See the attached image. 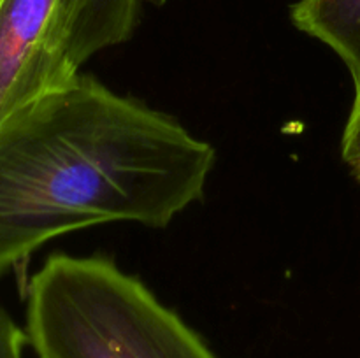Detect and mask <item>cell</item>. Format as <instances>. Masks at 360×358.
Segmentation results:
<instances>
[{
  "label": "cell",
  "mask_w": 360,
  "mask_h": 358,
  "mask_svg": "<svg viewBox=\"0 0 360 358\" xmlns=\"http://www.w3.org/2000/svg\"><path fill=\"white\" fill-rule=\"evenodd\" d=\"M214 160L171 116L79 74L0 123V274L90 225L167 227Z\"/></svg>",
  "instance_id": "obj_1"
},
{
  "label": "cell",
  "mask_w": 360,
  "mask_h": 358,
  "mask_svg": "<svg viewBox=\"0 0 360 358\" xmlns=\"http://www.w3.org/2000/svg\"><path fill=\"white\" fill-rule=\"evenodd\" d=\"M25 332L37 358H217L104 256H49L28 284Z\"/></svg>",
  "instance_id": "obj_2"
},
{
  "label": "cell",
  "mask_w": 360,
  "mask_h": 358,
  "mask_svg": "<svg viewBox=\"0 0 360 358\" xmlns=\"http://www.w3.org/2000/svg\"><path fill=\"white\" fill-rule=\"evenodd\" d=\"M56 0L0 2V123L46 91L44 58Z\"/></svg>",
  "instance_id": "obj_3"
},
{
  "label": "cell",
  "mask_w": 360,
  "mask_h": 358,
  "mask_svg": "<svg viewBox=\"0 0 360 358\" xmlns=\"http://www.w3.org/2000/svg\"><path fill=\"white\" fill-rule=\"evenodd\" d=\"M141 0H56L48 30V55L60 81L79 76L94 53L132 35Z\"/></svg>",
  "instance_id": "obj_4"
},
{
  "label": "cell",
  "mask_w": 360,
  "mask_h": 358,
  "mask_svg": "<svg viewBox=\"0 0 360 358\" xmlns=\"http://www.w3.org/2000/svg\"><path fill=\"white\" fill-rule=\"evenodd\" d=\"M292 23L338 53L360 88V0H299Z\"/></svg>",
  "instance_id": "obj_5"
},
{
  "label": "cell",
  "mask_w": 360,
  "mask_h": 358,
  "mask_svg": "<svg viewBox=\"0 0 360 358\" xmlns=\"http://www.w3.org/2000/svg\"><path fill=\"white\" fill-rule=\"evenodd\" d=\"M341 157L352 172L360 168V88L355 90V100L348 116L341 140Z\"/></svg>",
  "instance_id": "obj_6"
},
{
  "label": "cell",
  "mask_w": 360,
  "mask_h": 358,
  "mask_svg": "<svg viewBox=\"0 0 360 358\" xmlns=\"http://www.w3.org/2000/svg\"><path fill=\"white\" fill-rule=\"evenodd\" d=\"M25 344H28L27 332L0 307V358H23Z\"/></svg>",
  "instance_id": "obj_7"
},
{
  "label": "cell",
  "mask_w": 360,
  "mask_h": 358,
  "mask_svg": "<svg viewBox=\"0 0 360 358\" xmlns=\"http://www.w3.org/2000/svg\"><path fill=\"white\" fill-rule=\"evenodd\" d=\"M354 175L360 181V168H357V171H354Z\"/></svg>",
  "instance_id": "obj_8"
},
{
  "label": "cell",
  "mask_w": 360,
  "mask_h": 358,
  "mask_svg": "<svg viewBox=\"0 0 360 358\" xmlns=\"http://www.w3.org/2000/svg\"><path fill=\"white\" fill-rule=\"evenodd\" d=\"M0 2H2V0H0Z\"/></svg>",
  "instance_id": "obj_9"
}]
</instances>
